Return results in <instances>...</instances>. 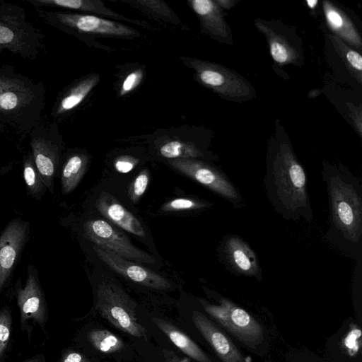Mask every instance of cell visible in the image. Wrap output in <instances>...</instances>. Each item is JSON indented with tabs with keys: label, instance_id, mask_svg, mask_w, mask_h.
<instances>
[{
	"label": "cell",
	"instance_id": "8fae6325",
	"mask_svg": "<svg viewBox=\"0 0 362 362\" xmlns=\"http://www.w3.org/2000/svg\"><path fill=\"white\" fill-rule=\"evenodd\" d=\"M201 303L207 313L241 341L248 346H255L262 341V327L245 310L224 298L220 300V305L202 300Z\"/></svg>",
	"mask_w": 362,
	"mask_h": 362
},
{
	"label": "cell",
	"instance_id": "ba28073f",
	"mask_svg": "<svg viewBox=\"0 0 362 362\" xmlns=\"http://www.w3.org/2000/svg\"><path fill=\"white\" fill-rule=\"evenodd\" d=\"M30 152L43 183L51 193L54 191V178L59 168L62 139L56 122L42 121L32 129L30 134Z\"/></svg>",
	"mask_w": 362,
	"mask_h": 362
},
{
	"label": "cell",
	"instance_id": "9c48e42d",
	"mask_svg": "<svg viewBox=\"0 0 362 362\" xmlns=\"http://www.w3.org/2000/svg\"><path fill=\"white\" fill-rule=\"evenodd\" d=\"M204 86L228 100L243 101L255 95L251 85L233 71L217 64L194 59H185Z\"/></svg>",
	"mask_w": 362,
	"mask_h": 362
},
{
	"label": "cell",
	"instance_id": "f546056e",
	"mask_svg": "<svg viewBox=\"0 0 362 362\" xmlns=\"http://www.w3.org/2000/svg\"><path fill=\"white\" fill-rule=\"evenodd\" d=\"M13 315L7 305L0 308V362H4L12 335Z\"/></svg>",
	"mask_w": 362,
	"mask_h": 362
},
{
	"label": "cell",
	"instance_id": "277c9868",
	"mask_svg": "<svg viewBox=\"0 0 362 362\" xmlns=\"http://www.w3.org/2000/svg\"><path fill=\"white\" fill-rule=\"evenodd\" d=\"M45 35L26 19L24 9L0 1V52L33 60L44 48Z\"/></svg>",
	"mask_w": 362,
	"mask_h": 362
},
{
	"label": "cell",
	"instance_id": "44dd1931",
	"mask_svg": "<svg viewBox=\"0 0 362 362\" xmlns=\"http://www.w3.org/2000/svg\"><path fill=\"white\" fill-rule=\"evenodd\" d=\"M323 10L328 26L335 35L354 47L361 48V38L349 18L329 1H323Z\"/></svg>",
	"mask_w": 362,
	"mask_h": 362
},
{
	"label": "cell",
	"instance_id": "7402d4cb",
	"mask_svg": "<svg viewBox=\"0 0 362 362\" xmlns=\"http://www.w3.org/2000/svg\"><path fill=\"white\" fill-rule=\"evenodd\" d=\"M153 322L183 353L198 362H212L202 350L185 334L162 319L153 317Z\"/></svg>",
	"mask_w": 362,
	"mask_h": 362
},
{
	"label": "cell",
	"instance_id": "cb8c5ba5",
	"mask_svg": "<svg viewBox=\"0 0 362 362\" xmlns=\"http://www.w3.org/2000/svg\"><path fill=\"white\" fill-rule=\"evenodd\" d=\"M88 164V158L81 153L70 155L63 165L61 173L62 192L68 194L78 185Z\"/></svg>",
	"mask_w": 362,
	"mask_h": 362
},
{
	"label": "cell",
	"instance_id": "5b68a950",
	"mask_svg": "<svg viewBox=\"0 0 362 362\" xmlns=\"http://www.w3.org/2000/svg\"><path fill=\"white\" fill-rule=\"evenodd\" d=\"M36 11L46 24L76 36L91 33L127 37L139 34L129 26L101 16L42 8H36Z\"/></svg>",
	"mask_w": 362,
	"mask_h": 362
},
{
	"label": "cell",
	"instance_id": "d6a6232c",
	"mask_svg": "<svg viewBox=\"0 0 362 362\" xmlns=\"http://www.w3.org/2000/svg\"><path fill=\"white\" fill-rule=\"evenodd\" d=\"M143 72L136 70L129 74L123 81L120 89V95H125L132 91L141 82Z\"/></svg>",
	"mask_w": 362,
	"mask_h": 362
},
{
	"label": "cell",
	"instance_id": "8992f818",
	"mask_svg": "<svg viewBox=\"0 0 362 362\" xmlns=\"http://www.w3.org/2000/svg\"><path fill=\"white\" fill-rule=\"evenodd\" d=\"M13 295L20 314V328L31 341L35 325L47 333L48 321V306L42 290L39 272L35 265H28L27 277L23 286L21 279L16 283Z\"/></svg>",
	"mask_w": 362,
	"mask_h": 362
},
{
	"label": "cell",
	"instance_id": "4fadbf2b",
	"mask_svg": "<svg viewBox=\"0 0 362 362\" xmlns=\"http://www.w3.org/2000/svg\"><path fill=\"white\" fill-rule=\"evenodd\" d=\"M29 233L30 223L20 218L11 220L0 233V296L9 282Z\"/></svg>",
	"mask_w": 362,
	"mask_h": 362
},
{
	"label": "cell",
	"instance_id": "484cf974",
	"mask_svg": "<svg viewBox=\"0 0 362 362\" xmlns=\"http://www.w3.org/2000/svg\"><path fill=\"white\" fill-rule=\"evenodd\" d=\"M132 6L143 11L152 16L174 24H180L177 15L163 1L158 0H129L125 1Z\"/></svg>",
	"mask_w": 362,
	"mask_h": 362
},
{
	"label": "cell",
	"instance_id": "f35d334b",
	"mask_svg": "<svg viewBox=\"0 0 362 362\" xmlns=\"http://www.w3.org/2000/svg\"><path fill=\"white\" fill-rule=\"evenodd\" d=\"M216 3L224 9H230L233 6V1L230 0H216Z\"/></svg>",
	"mask_w": 362,
	"mask_h": 362
},
{
	"label": "cell",
	"instance_id": "5bb4252c",
	"mask_svg": "<svg viewBox=\"0 0 362 362\" xmlns=\"http://www.w3.org/2000/svg\"><path fill=\"white\" fill-rule=\"evenodd\" d=\"M93 249L111 269L134 282L157 290H166L171 287L168 279L148 268L97 245H94Z\"/></svg>",
	"mask_w": 362,
	"mask_h": 362
},
{
	"label": "cell",
	"instance_id": "603a6c76",
	"mask_svg": "<svg viewBox=\"0 0 362 362\" xmlns=\"http://www.w3.org/2000/svg\"><path fill=\"white\" fill-rule=\"evenodd\" d=\"M257 27L267 37L271 55L276 62L279 64L294 63L298 59V53L288 43L286 37L276 33L261 22L257 23Z\"/></svg>",
	"mask_w": 362,
	"mask_h": 362
},
{
	"label": "cell",
	"instance_id": "d590c367",
	"mask_svg": "<svg viewBox=\"0 0 362 362\" xmlns=\"http://www.w3.org/2000/svg\"><path fill=\"white\" fill-rule=\"evenodd\" d=\"M59 362H88V361L79 352L66 349L62 352Z\"/></svg>",
	"mask_w": 362,
	"mask_h": 362
},
{
	"label": "cell",
	"instance_id": "1f68e13d",
	"mask_svg": "<svg viewBox=\"0 0 362 362\" xmlns=\"http://www.w3.org/2000/svg\"><path fill=\"white\" fill-rule=\"evenodd\" d=\"M149 181L147 170H143L134 179L129 190V196L132 202H137L145 192Z\"/></svg>",
	"mask_w": 362,
	"mask_h": 362
},
{
	"label": "cell",
	"instance_id": "3957f363",
	"mask_svg": "<svg viewBox=\"0 0 362 362\" xmlns=\"http://www.w3.org/2000/svg\"><path fill=\"white\" fill-rule=\"evenodd\" d=\"M45 94L42 82L1 93L0 123L8 125L23 137L28 135L41 119Z\"/></svg>",
	"mask_w": 362,
	"mask_h": 362
},
{
	"label": "cell",
	"instance_id": "9a60e30c",
	"mask_svg": "<svg viewBox=\"0 0 362 362\" xmlns=\"http://www.w3.org/2000/svg\"><path fill=\"white\" fill-rule=\"evenodd\" d=\"M192 320L223 362H245L232 341L203 314L194 311Z\"/></svg>",
	"mask_w": 362,
	"mask_h": 362
},
{
	"label": "cell",
	"instance_id": "7c38bea8",
	"mask_svg": "<svg viewBox=\"0 0 362 362\" xmlns=\"http://www.w3.org/2000/svg\"><path fill=\"white\" fill-rule=\"evenodd\" d=\"M169 164L224 198L233 205L243 204V198L228 178L219 170L198 160L174 159Z\"/></svg>",
	"mask_w": 362,
	"mask_h": 362
},
{
	"label": "cell",
	"instance_id": "836d02e7",
	"mask_svg": "<svg viewBox=\"0 0 362 362\" xmlns=\"http://www.w3.org/2000/svg\"><path fill=\"white\" fill-rule=\"evenodd\" d=\"M340 49L344 50L343 55L349 66L355 71H358L359 74L361 75L362 70L361 55L358 52L346 46H342V48Z\"/></svg>",
	"mask_w": 362,
	"mask_h": 362
},
{
	"label": "cell",
	"instance_id": "7a4b0ae2",
	"mask_svg": "<svg viewBox=\"0 0 362 362\" xmlns=\"http://www.w3.org/2000/svg\"><path fill=\"white\" fill-rule=\"evenodd\" d=\"M264 185L272 207L284 218L312 222L305 171L288 144H281L269 158Z\"/></svg>",
	"mask_w": 362,
	"mask_h": 362
},
{
	"label": "cell",
	"instance_id": "6da1fadb",
	"mask_svg": "<svg viewBox=\"0 0 362 362\" xmlns=\"http://www.w3.org/2000/svg\"><path fill=\"white\" fill-rule=\"evenodd\" d=\"M329 207L328 240L342 250L361 255L362 236V187L345 168H325Z\"/></svg>",
	"mask_w": 362,
	"mask_h": 362
},
{
	"label": "cell",
	"instance_id": "2e32d148",
	"mask_svg": "<svg viewBox=\"0 0 362 362\" xmlns=\"http://www.w3.org/2000/svg\"><path fill=\"white\" fill-rule=\"evenodd\" d=\"M224 255L233 272L247 276L261 274V269L255 252L240 238L230 235L225 241Z\"/></svg>",
	"mask_w": 362,
	"mask_h": 362
},
{
	"label": "cell",
	"instance_id": "60d3db41",
	"mask_svg": "<svg viewBox=\"0 0 362 362\" xmlns=\"http://www.w3.org/2000/svg\"><path fill=\"white\" fill-rule=\"evenodd\" d=\"M4 129V125L0 123V134L2 133L3 130Z\"/></svg>",
	"mask_w": 362,
	"mask_h": 362
},
{
	"label": "cell",
	"instance_id": "ab89813d",
	"mask_svg": "<svg viewBox=\"0 0 362 362\" xmlns=\"http://www.w3.org/2000/svg\"><path fill=\"white\" fill-rule=\"evenodd\" d=\"M307 4H308V6L310 8H313L315 7L316 4H317L318 3V1H315V0H309V1H306Z\"/></svg>",
	"mask_w": 362,
	"mask_h": 362
},
{
	"label": "cell",
	"instance_id": "4316f807",
	"mask_svg": "<svg viewBox=\"0 0 362 362\" xmlns=\"http://www.w3.org/2000/svg\"><path fill=\"white\" fill-rule=\"evenodd\" d=\"M162 156L173 159H189L202 156V152L192 145L179 141H171L160 148Z\"/></svg>",
	"mask_w": 362,
	"mask_h": 362
},
{
	"label": "cell",
	"instance_id": "83f0119b",
	"mask_svg": "<svg viewBox=\"0 0 362 362\" xmlns=\"http://www.w3.org/2000/svg\"><path fill=\"white\" fill-rule=\"evenodd\" d=\"M88 338L93 346L103 353H112L120 350L124 344L112 333L104 329H93Z\"/></svg>",
	"mask_w": 362,
	"mask_h": 362
},
{
	"label": "cell",
	"instance_id": "ac0fdd59",
	"mask_svg": "<svg viewBox=\"0 0 362 362\" xmlns=\"http://www.w3.org/2000/svg\"><path fill=\"white\" fill-rule=\"evenodd\" d=\"M35 8L42 7H56L69 11H81L94 16H106L113 19L131 22L144 26L146 23L137 20H132L122 16L108 8L100 0H26Z\"/></svg>",
	"mask_w": 362,
	"mask_h": 362
},
{
	"label": "cell",
	"instance_id": "52a82bcc",
	"mask_svg": "<svg viewBox=\"0 0 362 362\" xmlns=\"http://www.w3.org/2000/svg\"><path fill=\"white\" fill-rule=\"evenodd\" d=\"M96 308L113 325L136 337L146 339V331L136 317L134 301L117 284L105 281L97 289Z\"/></svg>",
	"mask_w": 362,
	"mask_h": 362
},
{
	"label": "cell",
	"instance_id": "e0dca14e",
	"mask_svg": "<svg viewBox=\"0 0 362 362\" xmlns=\"http://www.w3.org/2000/svg\"><path fill=\"white\" fill-rule=\"evenodd\" d=\"M95 206L103 216L121 228L141 238L146 236L140 221L110 193L101 192Z\"/></svg>",
	"mask_w": 362,
	"mask_h": 362
},
{
	"label": "cell",
	"instance_id": "ffe728a7",
	"mask_svg": "<svg viewBox=\"0 0 362 362\" xmlns=\"http://www.w3.org/2000/svg\"><path fill=\"white\" fill-rule=\"evenodd\" d=\"M99 81V75L93 74L79 81L58 95L50 112L59 119L78 107Z\"/></svg>",
	"mask_w": 362,
	"mask_h": 362
},
{
	"label": "cell",
	"instance_id": "8d00e7d4",
	"mask_svg": "<svg viewBox=\"0 0 362 362\" xmlns=\"http://www.w3.org/2000/svg\"><path fill=\"white\" fill-rule=\"evenodd\" d=\"M46 356L44 353L35 354L21 362H46Z\"/></svg>",
	"mask_w": 362,
	"mask_h": 362
},
{
	"label": "cell",
	"instance_id": "30bf717a",
	"mask_svg": "<svg viewBox=\"0 0 362 362\" xmlns=\"http://www.w3.org/2000/svg\"><path fill=\"white\" fill-rule=\"evenodd\" d=\"M86 237L95 245L112 252L130 261L154 264L153 256L135 245L110 223L101 219H91L84 224Z\"/></svg>",
	"mask_w": 362,
	"mask_h": 362
},
{
	"label": "cell",
	"instance_id": "e575fe53",
	"mask_svg": "<svg viewBox=\"0 0 362 362\" xmlns=\"http://www.w3.org/2000/svg\"><path fill=\"white\" fill-rule=\"evenodd\" d=\"M138 163V160L135 158L123 156L117 158L114 163L115 170L121 173H128L134 169Z\"/></svg>",
	"mask_w": 362,
	"mask_h": 362
},
{
	"label": "cell",
	"instance_id": "d6986e66",
	"mask_svg": "<svg viewBox=\"0 0 362 362\" xmlns=\"http://www.w3.org/2000/svg\"><path fill=\"white\" fill-rule=\"evenodd\" d=\"M189 5L199 18L202 28L216 39L226 40L228 27L224 20L221 8L211 0H191Z\"/></svg>",
	"mask_w": 362,
	"mask_h": 362
},
{
	"label": "cell",
	"instance_id": "f1b7e54d",
	"mask_svg": "<svg viewBox=\"0 0 362 362\" xmlns=\"http://www.w3.org/2000/svg\"><path fill=\"white\" fill-rule=\"evenodd\" d=\"M34 81L7 65H0V93L9 89L26 87Z\"/></svg>",
	"mask_w": 362,
	"mask_h": 362
},
{
	"label": "cell",
	"instance_id": "4dcf8cb0",
	"mask_svg": "<svg viewBox=\"0 0 362 362\" xmlns=\"http://www.w3.org/2000/svg\"><path fill=\"white\" fill-rule=\"evenodd\" d=\"M209 203L187 198H177L164 204L161 211L165 212L198 209L209 206Z\"/></svg>",
	"mask_w": 362,
	"mask_h": 362
},
{
	"label": "cell",
	"instance_id": "d4e9b609",
	"mask_svg": "<svg viewBox=\"0 0 362 362\" xmlns=\"http://www.w3.org/2000/svg\"><path fill=\"white\" fill-rule=\"evenodd\" d=\"M23 175L28 194L37 201L41 200L47 189L36 168L30 151L23 158Z\"/></svg>",
	"mask_w": 362,
	"mask_h": 362
},
{
	"label": "cell",
	"instance_id": "74e56055",
	"mask_svg": "<svg viewBox=\"0 0 362 362\" xmlns=\"http://www.w3.org/2000/svg\"><path fill=\"white\" fill-rule=\"evenodd\" d=\"M358 332V329L354 330L346 339V344L348 347L351 348L353 346H354V343L355 342V339H356L357 337H360L361 335V331L359 332Z\"/></svg>",
	"mask_w": 362,
	"mask_h": 362
}]
</instances>
